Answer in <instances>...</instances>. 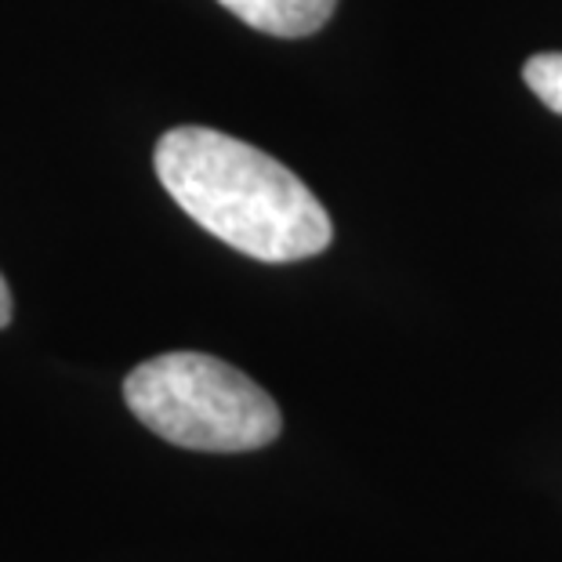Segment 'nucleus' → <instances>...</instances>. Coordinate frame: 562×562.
<instances>
[{"mask_svg":"<svg viewBox=\"0 0 562 562\" xmlns=\"http://www.w3.org/2000/svg\"><path fill=\"white\" fill-rule=\"evenodd\" d=\"M160 186L200 229L255 261L316 258L330 214L291 167L214 127H175L153 153Z\"/></svg>","mask_w":562,"mask_h":562,"instance_id":"1","label":"nucleus"},{"mask_svg":"<svg viewBox=\"0 0 562 562\" xmlns=\"http://www.w3.org/2000/svg\"><path fill=\"white\" fill-rule=\"evenodd\" d=\"M131 414L186 450L244 453L280 436V406L244 370L207 352H164L124 381Z\"/></svg>","mask_w":562,"mask_h":562,"instance_id":"2","label":"nucleus"},{"mask_svg":"<svg viewBox=\"0 0 562 562\" xmlns=\"http://www.w3.org/2000/svg\"><path fill=\"white\" fill-rule=\"evenodd\" d=\"M250 30L272 33V37H308L327 26L338 0H218Z\"/></svg>","mask_w":562,"mask_h":562,"instance_id":"3","label":"nucleus"},{"mask_svg":"<svg viewBox=\"0 0 562 562\" xmlns=\"http://www.w3.org/2000/svg\"><path fill=\"white\" fill-rule=\"evenodd\" d=\"M522 80L548 110L562 116V52L533 55L530 63L522 66Z\"/></svg>","mask_w":562,"mask_h":562,"instance_id":"4","label":"nucleus"},{"mask_svg":"<svg viewBox=\"0 0 562 562\" xmlns=\"http://www.w3.org/2000/svg\"><path fill=\"white\" fill-rule=\"evenodd\" d=\"M11 323V291H8V280L0 277V327Z\"/></svg>","mask_w":562,"mask_h":562,"instance_id":"5","label":"nucleus"}]
</instances>
